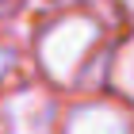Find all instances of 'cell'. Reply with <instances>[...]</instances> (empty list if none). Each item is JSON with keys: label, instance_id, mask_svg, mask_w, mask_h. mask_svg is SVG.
<instances>
[{"label": "cell", "instance_id": "5b68a950", "mask_svg": "<svg viewBox=\"0 0 134 134\" xmlns=\"http://www.w3.org/2000/svg\"><path fill=\"white\" fill-rule=\"evenodd\" d=\"M8 69H12V54H8V50H0V77H4Z\"/></svg>", "mask_w": 134, "mask_h": 134}, {"label": "cell", "instance_id": "277c9868", "mask_svg": "<svg viewBox=\"0 0 134 134\" xmlns=\"http://www.w3.org/2000/svg\"><path fill=\"white\" fill-rule=\"evenodd\" d=\"M111 84L123 96H134V38L115 54V62H111Z\"/></svg>", "mask_w": 134, "mask_h": 134}, {"label": "cell", "instance_id": "6da1fadb", "mask_svg": "<svg viewBox=\"0 0 134 134\" xmlns=\"http://www.w3.org/2000/svg\"><path fill=\"white\" fill-rule=\"evenodd\" d=\"M96 38H100V23L88 19V15H65V19H58L38 42L42 69L62 84L73 81L81 62L88 58V50L96 46Z\"/></svg>", "mask_w": 134, "mask_h": 134}, {"label": "cell", "instance_id": "8992f818", "mask_svg": "<svg viewBox=\"0 0 134 134\" xmlns=\"http://www.w3.org/2000/svg\"><path fill=\"white\" fill-rule=\"evenodd\" d=\"M119 4H123V8H126V12H134V0H119Z\"/></svg>", "mask_w": 134, "mask_h": 134}, {"label": "cell", "instance_id": "7a4b0ae2", "mask_svg": "<svg viewBox=\"0 0 134 134\" xmlns=\"http://www.w3.org/2000/svg\"><path fill=\"white\" fill-rule=\"evenodd\" d=\"M0 115H4L8 134H46L54 123V100L38 88H23V92L4 100Z\"/></svg>", "mask_w": 134, "mask_h": 134}, {"label": "cell", "instance_id": "3957f363", "mask_svg": "<svg viewBox=\"0 0 134 134\" xmlns=\"http://www.w3.org/2000/svg\"><path fill=\"white\" fill-rule=\"evenodd\" d=\"M65 134H130V119L111 103H84L69 115Z\"/></svg>", "mask_w": 134, "mask_h": 134}]
</instances>
